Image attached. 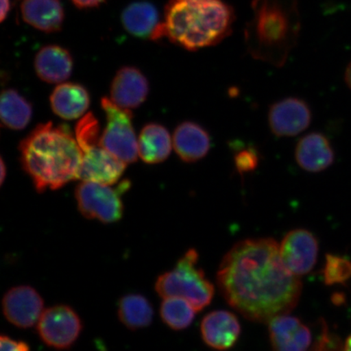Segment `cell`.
Returning <instances> with one entry per match:
<instances>
[{"mask_svg": "<svg viewBox=\"0 0 351 351\" xmlns=\"http://www.w3.org/2000/svg\"><path fill=\"white\" fill-rule=\"evenodd\" d=\"M217 285L228 304L253 322L269 324L298 304L302 284L284 265L274 239L237 243L223 256Z\"/></svg>", "mask_w": 351, "mask_h": 351, "instance_id": "cell-1", "label": "cell"}, {"mask_svg": "<svg viewBox=\"0 0 351 351\" xmlns=\"http://www.w3.org/2000/svg\"><path fill=\"white\" fill-rule=\"evenodd\" d=\"M22 168L43 193L77 179L82 153L69 127L52 122L36 126L20 143Z\"/></svg>", "mask_w": 351, "mask_h": 351, "instance_id": "cell-2", "label": "cell"}, {"mask_svg": "<svg viewBox=\"0 0 351 351\" xmlns=\"http://www.w3.org/2000/svg\"><path fill=\"white\" fill-rule=\"evenodd\" d=\"M234 11L225 0H169L163 38L195 51L213 47L232 32Z\"/></svg>", "mask_w": 351, "mask_h": 351, "instance_id": "cell-3", "label": "cell"}, {"mask_svg": "<svg viewBox=\"0 0 351 351\" xmlns=\"http://www.w3.org/2000/svg\"><path fill=\"white\" fill-rule=\"evenodd\" d=\"M245 43L254 59L282 67L301 30L298 0H252Z\"/></svg>", "mask_w": 351, "mask_h": 351, "instance_id": "cell-4", "label": "cell"}, {"mask_svg": "<svg viewBox=\"0 0 351 351\" xmlns=\"http://www.w3.org/2000/svg\"><path fill=\"white\" fill-rule=\"evenodd\" d=\"M75 137L82 153L77 179L109 186L119 181L126 164L101 146L99 125L93 113L78 121Z\"/></svg>", "mask_w": 351, "mask_h": 351, "instance_id": "cell-5", "label": "cell"}, {"mask_svg": "<svg viewBox=\"0 0 351 351\" xmlns=\"http://www.w3.org/2000/svg\"><path fill=\"white\" fill-rule=\"evenodd\" d=\"M199 253L190 249L180 258L173 270L157 278L156 291L161 298H181L195 310L208 306L214 296V285L205 278L203 269L197 267Z\"/></svg>", "mask_w": 351, "mask_h": 351, "instance_id": "cell-6", "label": "cell"}, {"mask_svg": "<svg viewBox=\"0 0 351 351\" xmlns=\"http://www.w3.org/2000/svg\"><path fill=\"white\" fill-rule=\"evenodd\" d=\"M101 106L106 114L107 125L100 137V145L125 164L137 160L138 142L133 127V112L114 104L111 99L104 97Z\"/></svg>", "mask_w": 351, "mask_h": 351, "instance_id": "cell-7", "label": "cell"}, {"mask_svg": "<svg viewBox=\"0 0 351 351\" xmlns=\"http://www.w3.org/2000/svg\"><path fill=\"white\" fill-rule=\"evenodd\" d=\"M130 188V182L123 181L117 188L105 184L82 182L76 187L78 209L87 219H97L109 223L117 222L123 216L121 196Z\"/></svg>", "mask_w": 351, "mask_h": 351, "instance_id": "cell-8", "label": "cell"}, {"mask_svg": "<svg viewBox=\"0 0 351 351\" xmlns=\"http://www.w3.org/2000/svg\"><path fill=\"white\" fill-rule=\"evenodd\" d=\"M37 330L47 346L56 350H68L80 336L82 323L72 307L56 305L44 310Z\"/></svg>", "mask_w": 351, "mask_h": 351, "instance_id": "cell-9", "label": "cell"}, {"mask_svg": "<svg viewBox=\"0 0 351 351\" xmlns=\"http://www.w3.org/2000/svg\"><path fill=\"white\" fill-rule=\"evenodd\" d=\"M279 251L285 267L300 278L308 274L317 263L318 240L309 230H293L280 241Z\"/></svg>", "mask_w": 351, "mask_h": 351, "instance_id": "cell-10", "label": "cell"}, {"mask_svg": "<svg viewBox=\"0 0 351 351\" xmlns=\"http://www.w3.org/2000/svg\"><path fill=\"white\" fill-rule=\"evenodd\" d=\"M4 317L13 326L29 328L38 324L44 311V302L36 289L29 285L11 288L2 301Z\"/></svg>", "mask_w": 351, "mask_h": 351, "instance_id": "cell-11", "label": "cell"}, {"mask_svg": "<svg viewBox=\"0 0 351 351\" xmlns=\"http://www.w3.org/2000/svg\"><path fill=\"white\" fill-rule=\"evenodd\" d=\"M311 122V108L301 99H283L274 103L269 108V128L276 137L297 136L308 128Z\"/></svg>", "mask_w": 351, "mask_h": 351, "instance_id": "cell-12", "label": "cell"}, {"mask_svg": "<svg viewBox=\"0 0 351 351\" xmlns=\"http://www.w3.org/2000/svg\"><path fill=\"white\" fill-rule=\"evenodd\" d=\"M271 345L274 351H306L311 345V332L301 320L282 315L269 323Z\"/></svg>", "mask_w": 351, "mask_h": 351, "instance_id": "cell-13", "label": "cell"}, {"mask_svg": "<svg viewBox=\"0 0 351 351\" xmlns=\"http://www.w3.org/2000/svg\"><path fill=\"white\" fill-rule=\"evenodd\" d=\"M148 93L147 77L133 66H125L118 70L110 89L112 102L126 109L139 107L147 99Z\"/></svg>", "mask_w": 351, "mask_h": 351, "instance_id": "cell-14", "label": "cell"}, {"mask_svg": "<svg viewBox=\"0 0 351 351\" xmlns=\"http://www.w3.org/2000/svg\"><path fill=\"white\" fill-rule=\"evenodd\" d=\"M201 335L210 348L221 351L229 350L241 335L239 319L230 311H213L202 322Z\"/></svg>", "mask_w": 351, "mask_h": 351, "instance_id": "cell-15", "label": "cell"}, {"mask_svg": "<svg viewBox=\"0 0 351 351\" xmlns=\"http://www.w3.org/2000/svg\"><path fill=\"white\" fill-rule=\"evenodd\" d=\"M295 160L302 169L319 173L330 167L335 159L330 142L322 134L313 132L304 136L295 147Z\"/></svg>", "mask_w": 351, "mask_h": 351, "instance_id": "cell-16", "label": "cell"}, {"mask_svg": "<svg viewBox=\"0 0 351 351\" xmlns=\"http://www.w3.org/2000/svg\"><path fill=\"white\" fill-rule=\"evenodd\" d=\"M210 137L203 126L193 121H184L176 128L173 146L180 159L195 163L207 156L210 149Z\"/></svg>", "mask_w": 351, "mask_h": 351, "instance_id": "cell-17", "label": "cell"}, {"mask_svg": "<svg viewBox=\"0 0 351 351\" xmlns=\"http://www.w3.org/2000/svg\"><path fill=\"white\" fill-rule=\"evenodd\" d=\"M73 60L70 52L58 45H48L38 51L34 60L37 75L43 82L56 84L71 76Z\"/></svg>", "mask_w": 351, "mask_h": 351, "instance_id": "cell-18", "label": "cell"}, {"mask_svg": "<svg viewBox=\"0 0 351 351\" xmlns=\"http://www.w3.org/2000/svg\"><path fill=\"white\" fill-rule=\"evenodd\" d=\"M22 19L32 27L44 33H56L62 28L64 11L60 0H24Z\"/></svg>", "mask_w": 351, "mask_h": 351, "instance_id": "cell-19", "label": "cell"}, {"mask_svg": "<svg viewBox=\"0 0 351 351\" xmlns=\"http://www.w3.org/2000/svg\"><path fill=\"white\" fill-rule=\"evenodd\" d=\"M51 106L57 116L65 120L82 117L90 106V95L77 83H63L57 86L50 97Z\"/></svg>", "mask_w": 351, "mask_h": 351, "instance_id": "cell-20", "label": "cell"}, {"mask_svg": "<svg viewBox=\"0 0 351 351\" xmlns=\"http://www.w3.org/2000/svg\"><path fill=\"white\" fill-rule=\"evenodd\" d=\"M173 147V138L165 126L151 123L139 135L138 155L145 163L155 165L168 159Z\"/></svg>", "mask_w": 351, "mask_h": 351, "instance_id": "cell-21", "label": "cell"}, {"mask_svg": "<svg viewBox=\"0 0 351 351\" xmlns=\"http://www.w3.org/2000/svg\"><path fill=\"white\" fill-rule=\"evenodd\" d=\"M121 21L126 32L133 36L151 40L161 24L156 8L146 1L127 6L122 12Z\"/></svg>", "mask_w": 351, "mask_h": 351, "instance_id": "cell-22", "label": "cell"}, {"mask_svg": "<svg viewBox=\"0 0 351 351\" xmlns=\"http://www.w3.org/2000/svg\"><path fill=\"white\" fill-rule=\"evenodd\" d=\"M118 318L131 330L151 326L154 310L147 298L138 293L123 296L118 302Z\"/></svg>", "mask_w": 351, "mask_h": 351, "instance_id": "cell-23", "label": "cell"}, {"mask_svg": "<svg viewBox=\"0 0 351 351\" xmlns=\"http://www.w3.org/2000/svg\"><path fill=\"white\" fill-rule=\"evenodd\" d=\"M32 104L14 89L2 92L0 103V115L4 125L11 130H21L25 128L32 120Z\"/></svg>", "mask_w": 351, "mask_h": 351, "instance_id": "cell-24", "label": "cell"}, {"mask_svg": "<svg viewBox=\"0 0 351 351\" xmlns=\"http://www.w3.org/2000/svg\"><path fill=\"white\" fill-rule=\"evenodd\" d=\"M196 313L190 302L176 297L164 298L160 308L162 320L173 330H182L190 326Z\"/></svg>", "mask_w": 351, "mask_h": 351, "instance_id": "cell-25", "label": "cell"}, {"mask_svg": "<svg viewBox=\"0 0 351 351\" xmlns=\"http://www.w3.org/2000/svg\"><path fill=\"white\" fill-rule=\"evenodd\" d=\"M322 275L327 285H345L351 278V261L344 256L328 254Z\"/></svg>", "mask_w": 351, "mask_h": 351, "instance_id": "cell-26", "label": "cell"}, {"mask_svg": "<svg viewBox=\"0 0 351 351\" xmlns=\"http://www.w3.org/2000/svg\"><path fill=\"white\" fill-rule=\"evenodd\" d=\"M311 351H344V344L339 336L330 332L324 319H322V332Z\"/></svg>", "mask_w": 351, "mask_h": 351, "instance_id": "cell-27", "label": "cell"}, {"mask_svg": "<svg viewBox=\"0 0 351 351\" xmlns=\"http://www.w3.org/2000/svg\"><path fill=\"white\" fill-rule=\"evenodd\" d=\"M260 163V156L256 149L248 147L236 154L234 165L238 173L243 176L253 172Z\"/></svg>", "mask_w": 351, "mask_h": 351, "instance_id": "cell-28", "label": "cell"}, {"mask_svg": "<svg viewBox=\"0 0 351 351\" xmlns=\"http://www.w3.org/2000/svg\"><path fill=\"white\" fill-rule=\"evenodd\" d=\"M0 348L1 351H30L29 345L25 342L12 340L4 335L0 337Z\"/></svg>", "mask_w": 351, "mask_h": 351, "instance_id": "cell-29", "label": "cell"}, {"mask_svg": "<svg viewBox=\"0 0 351 351\" xmlns=\"http://www.w3.org/2000/svg\"><path fill=\"white\" fill-rule=\"evenodd\" d=\"M74 5L80 10L97 8L104 3L105 0H71Z\"/></svg>", "mask_w": 351, "mask_h": 351, "instance_id": "cell-30", "label": "cell"}, {"mask_svg": "<svg viewBox=\"0 0 351 351\" xmlns=\"http://www.w3.org/2000/svg\"><path fill=\"white\" fill-rule=\"evenodd\" d=\"M11 8L10 0H1V12H0V20L3 21L10 13Z\"/></svg>", "mask_w": 351, "mask_h": 351, "instance_id": "cell-31", "label": "cell"}, {"mask_svg": "<svg viewBox=\"0 0 351 351\" xmlns=\"http://www.w3.org/2000/svg\"><path fill=\"white\" fill-rule=\"evenodd\" d=\"M344 78L346 86L350 88V90H351V60L348 64V67L346 69Z\"/></svg>", "mask_w": 351, "mask_h": 351, "instance_id": "cell-32", "label": "cell"}, {"mask_svg": "<svg viewBox=\"0 0 351 351\" xmlns=\"http://www.w3.org/2000/svg\"><path fill=\"white\" fill-rule=\"evenodd\" d=\"M344 351H351V335L344 342Z\"/></svg>", "mask_w": 351, "mask_h": 351, "instance_id": "cell-33", "label": "cell"}, {"mask_svg": "<svg viewBox=\"0 0 351 351\" xmlns=\"http://www.w3.org/2000/svg\"><path fill=\"white\" fill-rule=\"evenodd\" d=\"M5 176H6V168H5V165H4V162L3 160H1V184L3 183L4 182V178H5Z\"/></svg>", "mask_w": 351, "mask_h": 351, "instance_id": "cell-34", "label": "cell"}]
</instances>
